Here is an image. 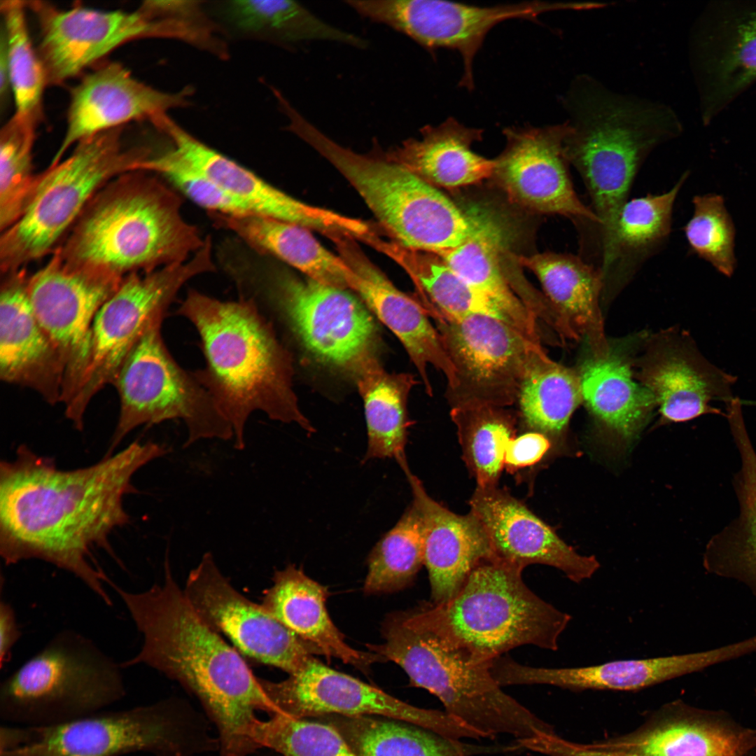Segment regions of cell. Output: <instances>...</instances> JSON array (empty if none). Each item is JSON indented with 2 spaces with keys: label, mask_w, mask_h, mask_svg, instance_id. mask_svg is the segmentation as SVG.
<instances>
[{
  "label": "cell",
  "mask_w": 756,
  "mask_h": 756,
  "mask_svg": "<svg viewBox=\"0 0 756 756\" xmlns=\"http://www.w3.org/2000/svg\"><path fill=\"white\" fill-rule=\"evenodd\" d=\"M169 452L155 442H134L95 464L61 470L25 445L0 464V554L7 565L39 559L70 572L107 605L111 580L91 551L115 555L108 538L130 521L123 498L136 491L134 475Z\"/></svg>",
  "instance_id": "cell-1"
},
{
  "label": "cell",
  "mask_w": 756,
  "mask_h": 756,
  "mask_svg": "<svg viewBox=\"0 0 756 756\" xmlns=\"http://www.w3.org/2000/svg\"><path fill=\"white\" fill-rule=\"evenodd\" d=\"M163 582L132 593L112 582L144 638L122 667L145 664L179 682L200 701L219 741L218 756H251L257 711H276L241 654L195 611L173 577L168 556Z\"/></svg>",
  "instance_id": "cell-2"
},
{
  "label": "cell",
  "mask_w": 756,
  "mask_h": 756,
  "mask_svg": "<svg viewBox=\"0 0 756 756\" xmlns=\"http://www.w3.org/2000/svg\"><path fill=\"white\" fill-rule=\"evenodd\" d=\"M176 314L200 336L205 365L193 374L231 424L236 449L244 448L246 423L257 411L315 431L293 389L291 354L252 300L223 301L190 289Z\"/></svg>",
  "instance_id": "cell-3"
},
{
  "label": "cell",
  "mask_w": 756,
  "mask_h": 756,
  "mask_svg": "<svg viewBox=\"0 0 756 756\" xmlns=\"http://www.w3.org/2000/svg\"><path fill=\"white\" fill-rule=\"evenodd\" d=\"M564 106L568 115L564 154L589 195L599 221L590 238L604 253L642 164L657 147L678 137L682 126L671 106L616 92L587 74L572 80Z\"/></svg>",
  "instance_id": "cell-4"
},
{
  "label": "cell",
  "mask_w": 756,
  "mask_h": 756,
  "mask_svg": "<svg viewBox=\"0 0 756 756\" xmlns=\"http://www.w3.org/2000/svg\"><path fill=\"white\" fill-rule=\"evenodd\" d=\"M181 210L180 197L154 174L127 172L93 196L54 251L71 267L118 279L184 262L205 238Z\"/></svg>",
  "instance_id": "cell-5"
},
{
  "label": "cell",
  "mask_w": 756,
  "mask_h": 756,
  "mask_svg": "<svg viewBox=\"0 0 756 756\" xmlns=\"http://www.w3.org/2000/svg\"><path fill=\"white\" fill-rule=\"evenodd\" d=\"M384 642L368 645L381 661H391L407 674L410 683L428 691L444 711L479 733L517 739L552 727L505 693L493 679L489 664L470 654L428 627L412 610L388 616Z\"/></svg>",
  "instance_id": "cell-6"
},
{
  "label": "cell",
  "mask_w": 756,
  "mask_h": 756,
  "mask_svg": "<svg viewBox=\"0 0 756 756\" xmlns=\"http://www.w3.org/2000/svg\"><path fill=\"white\" fill-rule=\"evenodd\" d=\"M522 571L493 559L484 560L452 598L425 603L412 612L480 663L491 664L524 645L556 650L571 616L533 593Z\"/></svg>",
  "instance_id": "cell-7"
},
{
  "label": "cell",
  "mask_w": 756,
  "mask_h": 756,
  "mask_svg": "<svg viewBox=\"0 0 756 756\" xmlns=\"http://www.w3.org/2000/svg\"><path fill=\"white\" fill-rule=\"evenodd\" d=\"M209 722L186 700L171 697L57 724L1 727L0 756H196L219 750Z\"/></svg>",
  "instance_id": "cell-8"
},
{
  "label": "cell",
  "mask_w": 756,
  "mask_h": 756,
  "mask_svg": "<svg viewBox=\"0 0 756 756\" xmlns=\"http://www.w3.org/2000/svg\"><path fill=\"white\" fill-rule=\"evenodd\" d=\"M239 297L276 314L316 360L354 379L379 359L380 335L372 316L348 290L302 279L270 264H234Z\"/></svg>",
  "instance_id": "cell-9"
},
{
  "label": "cell",
  "mask_w": 756,
  "mask_h": 756,
  "mask_svg": "<svg viewBox=\"0 0 756 756\" xmlns=\"http://www.w3.org/2000/svg\"><path fill=\"white\" fill-rule=\"evenodd\" d=\"M304 141L339 171L391 239L406 248L440 255L466 241L484 221L384 155L358 153L316 127L307 130Z\"/></svg>",
  "instance_id": "cell-10"
},
{
  "label": "cell",
  "mask_w": 756,
  "mask_h": 756,
  "mask_svg": "<svg viewBox=\"0 0 756 756\" xmlns=\"http://www.w3.org/2000/svg\"><path fill=\"white\" fill-rule=\"evenodd\" d=\"M120 667L90 639L62 631L1 683V718L46 726L102 711L125 694Z\"/></svg>",
  "instance_id": "cell-11"
},
{
  "label": "cell",
  "mask_w": 756,
  "mask_h": 756,
  "mask_svg": "<svg viewBox=\"0 0 756 756\" xmlns=\"http://www.w3.org/2000/svg\"><path fill=\"white\" fill-rule=\"evenodd\" d=\"M123 129L81 141L69 156L38 175L22 215L1 232V274L54 251L93 196L111 179L130 172L135 150L125 146Z\"/></svg>",
  "instance_id": "cell-12"
},
{
  "label": "cell",
  "mask_w": 756,
  "mask_h": 756,
  "mask_svg": "<svg viewBox=\"0 0 756 756\" xmlns=\"http://www.w3.org/2000/svg\"><path fill=\"white\" fill-rule=\"evenodd\" d=\"M164 316L147 328L118 372L112 384L120 409L106 454H113L132 430L172 419L182 420L188 430L187 447L204 439L234 438L231 424L215 400L197 379L174 360L162 336Z\"/></svg>",
  "instance_id": "cell-13"
},
{
  "label": "cell",
  "mask_w": 756,
  "mask_h": 756,
  "mask_svg": "<svg viewBox=\"0 0 756 756\" xmlns=\"http://www.w3.org/2000/svg\"><path fill=\"white\" fill-rule=\"evenodd\" d=\"M216 271L210 237L187 261L150 272L132 273L103 304L94 319L88 368L66 416L78 430L92 397L112 384L118 372L150 325L165 316L178 291L189 280Z\"/></svg>",
  "instance_id": "cell-14"
},
{
  "label": "cell",
  "mask_w": 756,
  "mask_h": 756,
  "mask_svg": "<svg viewBox=\"0 0 756 756\" xmlns=\"http://www.w3.org/2000/svg\"><path fill=\"white\" fill-rule=\"evenodd\" d=\"M454 367L455 387L446 392L451 407L517 402L526 373L547 354L519 330L498 318L475 314L459 318L428 313Z\"/></svg>",
  "instance_id": "cell-15"
},
{
  "label": "cell",
  "mask_w": 756,
  "mask_h": 756,
  "mask_svg": "<svg viewBox=\"0 0 756 756\" xmlns=\"http://www.w3.org/2000/svg\"><path fill=\"white\" fill-rule=\"evenodd\" d=\"M40 27L36 50L48 85L78 75L117 48L144 38H179L176 15L156 1L132 11L102 10L77 6L59 9L49 3L26 1Z\"/></svg>",
  "instance_id": "cell-16"
},
{
  "label": "cell",
  "mask_w": 756,
  "mask_h": 756,
  "mask_svg": "<svg viewBox=\"0 0 756 756\" xmlns=\"http://www.w3.org/2000/svg\"><path fill=\"white\" fill-rule=\"evenodd\" d=\"M258 680L278 714L295 718L328 715L379 716L411 723L454 741L472 736L468 726L445 711L405 703L328 667L314 657L284 680Z\"/></svg>",
  "instance_id": "cell-17"
},
{
  "label": "cell",
  "mask_w": 756,
  "mask_h": 756,
  "mask_svg": "<svg viewBox=\"0 0 756 756\" xmlns=\"http://www.w3.org/2000/svg\"><path fill=\"white\" fill-rule=\"evenodd\" d=\"M122 280L71 267L55 251L28 278L31 305L62 364L65 410L78 396L88 368L96 314Z\"/></svg>",
  "instance_id": "cell-18"
},
{
  "label": "cell",
  "mask_w": 756,
  "mask_h": 756,
  "mask_svg": "<svg viewBox=\"0 0 756 756\" xmlns=\"http://www.w3.org/2000/svg\"><path fill=\"white\" fill-rule=\"evenodd\" d=\"M345 3L360 16L385 24L428 50L458 51L463 62L460 85L473 89L472 62L488 32L508 19L533 20L561 8L560 4L527 1L477 6L430 0H350Z\"/></svg>",
  "instance_id": "cell-19"
},
{
  "label": "cell",
  "mask_w": 756,
  "mask_h": 756,
  "mask_svg": "<svg viewBox=\"0 0 756 756\" xmlns=\"http://www.w3.org/2000/svg\"><path fill=\"white\" fill-rule=\"evenodd\" d=\"M183 590L197 615L251 659L289 675L313 657L309 648L261 604L232 587L211 553L204 554L190 570Z\"/></svg>",
  "instance_id": "cell-20"
},
{
  "label": "cell",
  "mask_w": 756,
  "mask_h": 756,
  "mask_svg": "<svg viewBox=\"0 0 756 756\" xmlns=\"http://www.w3.org/2000/svg\"><path fill=\"white\" fill-rule=\"evenodd\" d=\"M690 59L707 125L756 81V1H720L694 24Z\"/></svg>",
  "instance_id": "cell-21"
},
{
  "label": "cell",
  "mask_w": 756,
  "mask_h": 756,
  "mask_svg": "<svg viewBox=\"0 0 756 756\" xmlns=\"http://www.w3.org/2000/svg\"><path fill=\"white\" fill-rule=\"evenodd\" d=\"M568 131L566 121L504 129L506 146L494 160L492 176L508 198L521 206L596 226V216L579 199L569 176L564 150Z\"/></svg>",
  "instance_id": "cell-22"
},
{
  "label": "cell",
  "mask_w": 756,
  "mask_h": 756,
  "mask_svg": "<svg viewBox=\"0 0 756 756\" xmlns=\"http://www.w3.org/2000/svg\"><path fill=\"white\" fill-rule=\"evenodd\" d=\"M190 92H164L139 81L120 63L102 64L71 90L65 133L50 167L83 140L132 121L153 123L169 110L186 106Z\"/></svg>",
  "instance_id": "cell-23"
},
{
  "label": "cell",
  "mask_w": 756,
  "mask_h": 756,
  "mask_svg": "<svg viewBox=\"0 0 756 756\" xmlns=\"http://www.w3.org/2000/svg\"><path fill=\"white\" fill-rule=\"evenodd\" d=\"M746 652L744 643L738 641L701 652L570 668L533 667L503 656L494 662L491 673L501 687L537 684L574 691H634L743 657Z\"/></svg>",
  "instance_id": "cell-24"
},
{
  "label": "cell",
  "mask_w": 756,
  "mask_h": 756,
  "mask_svg": "<svg viewBox=\"0 0 756 756\" xmlns=\"http://www.w3.org/2000/svg\"><path fill=\"white\" fill-rule=\"evenodd\" d=\"M470 512L488 536L493 559L524 570L531 564L550 566L580 583L600 568L597 559L578 554L521 501L498 486L476 488Z\"/></svg>",
  "instance_id": "cell-25"
},
{
  "label": "cell",
  "mask_w": 756,
  "mask_h": 756,
  "mask_svg": "<svg viewBox=\"0 0 756 756\" xmlns=\"http://www.w3.org/2000/svg\"><path fill=\"white\" fill-rule=\"evenodd\" d=\"M330 240L351 270L349 289L355 291L366 307L398 338L415 366L426 393L433 395L428 374L429 365L443 373L448 390L454 388L456 384L454 367L438 329L419 300L396 288L364 254L356 240L342 235Z\"/></svg>",
  "instance_id": "cell-26"
},
{
  "label": "cell",
  "mask_w": 756,
  "mask_h": 756,
  "mask_svg": "<svg viewBox=\"0 0 756 756\" xmlns=\"http://www.w3.org/2000/svg\"><path fill=\"white\" fill-rule=\"evenodd\" d=\"M173 151L255 215L295 223L330 238L351 233L356 220L336 211L301 202L211 148L173 120L164 127Z\"/></svg>",
  "instance_id": "cell-27"
},
{
  "label": "cell",
  "mask_w": 756,
  "mask_h": 756,
  "mask_svg": "<svg viewBox=\"0 0 756 756\" xmlns=\"http://www.w3.org/2000/svg\"><path fill=\"white\" fill-rule=\"evenodd\" d=\"M638 378L653 395L662 417L683 422L699 416L726 413L711 405L729 402L736 377L710 363L687 335L659 340L639 363Z\"/></svg>",
  "instance_id": "cell-28"
},
{
  "label": "cell",
  "mask_w": 756,
  "mask_h": 756,
  "mask_svg": "<svg viewBox=\"0 0 756 756\" xmlns=\"http://www.w3.org/2000/svg\"><path fill=\"white\" fill-rule=\"evenodd\" d=\"M24 269L1 274L0 377L30 388L55 404L61 402L63 367L35 316Z\"/></svg>",
  "instance_id": "cell-29"
},
{
  "label": "cell",
  "mask_w": 756,
  "mask_h": 756,
  "mask_svg": "<svg viewBox=\"0 0 756 756\" xmlns=\"http://www.w3.org/2000/svg\"><path fill=\"white\" fill-rule=\"evenodd\" d=\"M398 464L410 484L413 501L423 520L424 566L430 585V602L452 598L482 561L493 559L491 547L480 521L470 511L457 514L433 499L410 470L406 459Z\"/></svg>",
  "instance_id": "cell-30"
},
{
  "label": "cell",
  "mask_w": 756,
  "mask_h": 756,
  "mask_svg": "<svg viewBox=\"0 0 756 756\" xmlns=\"http://www.w3.org/2000/svg\"><path fill=\"white\" fill-rule=\"evenodd\" d=\"M632 733L594 743L643 756H744L756 747V729L676 701Z\"/></svg>",
  "instance_id": "cell-31"
},
{
  "label": "cell",
  "mask_w": 756,
  "mask_h": 756,
  "mask_svg": "<svg viewBox=\"0 0 756 756\" xmlns=\"http://www.w3.org/2000/svg\"><path fill=\"white\" fill-rule=\"evenodd\" d=\"M368 245L387 255L407 273L426 311L452 318L475 314L492 316L514 327L533 341L540 342L538 319L526 307L507 304L477 290L438 255L406 248L379 233Z\"/></svg>",
  "instance_id": "cell-32"
},
{
  "label": "cell",
  "mask_w": 756,
  "mask_h": 756,
  "mask_svg": "<svg viewBox=\"0 0 756 756\" xmlns=\"http://www.w3.org/2000/svg\"><path fill=\"white\" fill-rule=\"evenodd\" d=\"M261 606L300 638L313 654L335 657L365 671L380 659L351 648L331 620L326 587L290 564L276 570Z\"/></svg>",
  "instance_id": "cell-33"
},
{
  "label": "cell",
  "mask_w": 756,
  "mask_h": 756,
  "mask_svg": "<svg viewBox=\"0 0 756 756\" xmlns=\"http://www.w3.org/2000/svg\"><path fill=\"white\" fill-rule=\"evenodd\" d=\"M727 418L741 458L734 477L738 517L711 537L703 556L708 573L743 583L756 596V451L746 430L741 404L727 410Z\"/></svg>",
  "instance_id": "cell-34"
},
{
  "label": "cell",
  "mask_w": 756,
  "mask_h": 756,
  "mask_svg": "<svg viewBox=\"0 0 756 756\" xmlns=\"http://www.w3.org/2000/svg\"><path fill=\"white\" fill-rule=\"evenodd\" d=\"M419 139H409L384 153L433 186L454 189L492 176L495 160L475 153L472 145L483 130L449 118L438 126L426 125Z\"/></svg>",
  "instance_id": "cell-35"
},
{
  "label": "cell",
  "mask_w": 756,
  "mask_h": 756,
  "mask_svg": "<svg viewBox=\"0 0 756 756\" xmlns=\"http://www.w3.org/2000/svg\"><path fill=\"white\" fill-rule=\"evenodd\" d=\"M514 259L535 274L545 296L578 335L587 337L593 353L609 349L599 307L603 279L597 268L569 253L545 252Z\"/></svg>",
  "instance_id": "cell-36"
},
{
  "label": "cell",
  "mask_w": 756,
  "mask_h": 756,
  "mask_svg": "<svg viewBox=\"0 0 756 756\" xmlns=\"http://www.w3.org/2000/svg\"><path fill=\"white\" fill-rule=\"evenodd\" d=\"M209 216L216 225L234 233L259 255L277 258L317 282L349 289L348 265L321 245L308 228L255 214Z\"/></svg>",
  "instance_id": "cell-37"
},
{
  "label": "cell",
  "mask_w": 756,
  "mask_h": 756,
  "mask_svg": "<svg viewBox=\"0 0 756 756\" xmlns=\"http://www.w3.org/2000/svg\"><path fill=\"white\" fill-rule=\"evenodd\" d=\"M582 401L604 426L621 438L634 437L656 404L633 378L629 364L609 350L587 358L578 372Z\"/></svg>",
  "instance_id": "cell-38"
},
{
  "label": "cell",
  "mask_w": 756,
  "mask_h": 756,
  "mask_svg": "<svg viewBox=\"0 0 756 756\" xmlns=\"http://www.w3.org/2000/svg\"><path fill=\"white\" fill-rule=\"evenodd\" d=\"M688 176L685 172L667 192L634 198L623 206L612 247L599 269L603 291L626 282L666 244L675 201Z\"/></svg>",
  "instance_id": "cell-39"
},
{
  "label": "cell",
  "mask_w": 756,
  "mask_h": 756,
  "mask_svg": "<svg viewBox=\"0 0 756 756\" xmlns=\"http://www.w3.org/2000/svg\"><path fill=\"white\" fill-rule=\"evenodd\" d=\"M363 400L368 449L364 461L405 457L410 421L407 401L416 382L410 373H391L379 359L368 364L354 378Z\"/></svg>",
  "instance_id": "cell-40"
},
{
  "label": "cell",
  "mask_w": 756,
  "mask_h": 756,
  "mask_svg": "<svg viewBox=\"0 0 756 756\" xmlns=\"http://www.w3.org/2000/svg\"><path fill=\"white\" fill-rule=\"evenodd\" d=\"M220 13L236 30L280 43L323 41L361 49L368 45L365 38L325 22L294 1H230L220 6Z\"/></svg>",
  "instance_id": "cell-41"
},
{
  "label": "cell",
  "mask_w": 756,
  "mask_h": 756,
  "mask_svg": "<svg viewBox=\"0 0 756 756\" xmlns=\"http://www.w3.org/2000/svg\"><path fill=\"white\" fill-rule=\"evenodd\" d=\"M319 718L334 727L358 756H468L472 752L461 741L394 719L339 715Z\"/></svg>",
  "instance_id": "cell-42"
},
{
  "label": "cell",
  "mask_w": 756,
  "mask_h": 756,
  "mask_svg": "<svg viewBox=\"0 0 756 756\" xmlns=\"http://www.w3.org/2000/svg\"><path fill=\"white\" fill-rule=\"evenodd\" d=\"M582 401L578 373L554 362L545 354L527 370L517 402L525 428L551 440L565 431L572 414Z\"/></svg>",
  "instance_id": "cell-43"
},
{
  "label": "cell",
  "mask_w": 756,
  "mask_h": 756,
  "mask_svg": "<svg viewBox=\"0 0 756 756\" xmlns=\"http://www.w3.org/2000/svg\"><path fill=\"white\" fill-rule=\"evenodd\" d=\"M450 416L477 486H496L507 446L515 437V415L507 407L468 405L451 407Z\"/></svg>",
  "instance_id": "cell-44"
},
{
  "label": "cell",
  "mask_w": 756,
  "mask_h": 756,
  "mask_svg": "<svg viewBox=\"0 0 756 756\" xmlns=\"http://www.w3.org/2000/svg\"><path fill=\"white\" fill-rule=\"evenodd\" d=\"M4 38L8 64L14 115L34 127L42 118L43 90L47 85L45 71L31 43L26 20L25 1H1Z\"/></svg>",
  "instance_id": "cell-45"
},
{
  "label": "cell",
  "mask_w": 756,
  "mask_h": 756,
  "mask_svg": "<svg viewBox=\"0 0 756 756\" xmlns=\"http://www.w3.org/2000/svg\"><path fill=\"white\" fill-rule=\"evenodd\" d=\"M424 542L422 517L412 501L370 552L364 592L388 594L408 587L424 565Z\"/></svg>",
  "instance_id": "cell-46"
},
{
  "label": "cell",
  "mask_w": 756,
  "mask_h": 756,
  "mask_svg": "<svg viewBox=\"0 0 756 756\" xmlns=\"http://www.w3.org/2000/svg\"><path fill=\"white\" fill-rule=\"evenodd\" d=\"M500 241L499 229L485 219L466 241L438 255L477 290L507 304L526 307L512 290L505 273Z\"/></svg>",
  "instance_id": "cell-47"
},
{
  "label": "cell",
  "mask_w": 756,
  "mask_h": 756,
  "mask_svg": "<svg viewBox=\"0 0 756 756\" xmlns=\"http://www.w3.org/2000/svg\"><path fill=\"white\" fill-rule=\"evenodd\" d=\"M36 128L14 115L0 132V230L22 215L35 187L32 150Z\"/></svg>",
  "instance_id": "cell-48"
},
{
  "label": "cell",
  "mask_w": 756,
  "mask_h": 756,
  "mask_svg": "<svg viewBox=\"0 0 756 756\" xmlns=\"http://www.w3.org/2000/svg\"><path fill=\"white\" fill-rule=\"evenodd\" d=\"M251 736L259 749L281 756H358L334 727L322 721L276 713L258 718Z\"/></svg>",
  "instance_id": "cell-49"
},
{
  "label": "cell",
  "mask_w": 756,
  "mask_h": 756,
  "mask_svg": "<svg viewBox=\"0 0 756 756\" xmlns=\"http://www.w3.org/2000/svg\"><path fill=\"white\" fill-rule=\"evenodd\" d=\"M694 212L684 227L690 249L722 274L731 277L736 269V230L724 197L709 193L695 195Z\"/></svg>",
  "instance_id": "cell-50"
},
{
  "label": "cell",
  "mask_w": 756,
  "mask_h": 756,
  "mask_svg": "<svg viewBox=\"0 0 756 756\" xmlns=\"http://www.w3.org/2000/svg\"><path fill=\"white\" fill-rule=\"evenodd\" d=\"M132 170L165 177L209 213L226 216L252 214L240 202L188 165L169 146L163 148L144 146Z\"/></svg>",
  "instance_id": "cell-51"
},
{
  "label": "cell",
  "mask_w": 756,
  "mask_h": 756,
  "mask_svg": "<svg viewBox=\"0 0 756 756\" xmlns=\"http://www.w3.org/2000/svg\"><path fill=\"white\" fill-rule=\"evenodd\" d=\"M521 748L547 756H643L629 752L603 748L594 744H578L565 740L554 731H540L518 742Z\"/></svg>",
  "instance_id": "cell-52"
},
{
  "label": "cell",
  "mask_w": 756,
  "mask_h": 756,
  "mask_svg": "<svg viewBox=\"0 0 756 756\" xmlns=\"http://www.w3.org/2000/svg\"><path fill=\"white\" fill-rule=\"evenodd\" d=\"M551 447V440L546 435L528 431L514 437L508 443L504 459V466L515 470L538 463Z\"/></svg>",
  "instance_id": "cell-53"
},
{
  "label": "cell",
  "mask_w": 756,
  "mask_h": 756,
  "mask_svg": "<svg viewBox=\"0 0 756 756\" xmlns=\"http://www.w3.org/2000/svg\"><path fill=\"white\" fill-rule=\"evenodd\" d=\"M21 636L15 612L10 604L0 603V663L1 668L10 662L11 651Z\"/></svg>",
  "instance_id": "cell-54"
},
{
  "label": "cell",
  "mask_w": 756,
  "mask_h": 756,
  "mask_svg": "<svg viewBox=\"0 0 756 756\" xmlns=\"http://www.w3.org/2000/svg\"><path fill=\"white\" fill-rule=\"evenodd\" d=\"M10 91L7 52L4 38H0V101L1 108L6 104Z\"/></svg>",
  "instance_id": "cell-55"
},
{
  "label": "cell",
  "mask_w": 756,
  "mask_h": 756,
  "mask_svg": "<svg viewBox=\"0 0 756 756\" xmlns=\"http://www.w3.org/2000/svg\"><path fill=\"white\" fill-rule=\"evenodd\" d=\"M251 756H281V755H279V753L273 751V750L263 748V749L258 750V751H256L255 753H253Z\"/></svg>",
  "instance_id": "cell-56"
},
{
  "label": "cell",
  "mask_w": 756,
  "mask_h": 756,
  "mask_svg": "<svg viewBox=\"0 0 756 756\" xmlns=\"http://www.w3.org/2000/svg\"><path fill=\"white\" fill-rule=\"evenodd\" d=\"M755 695H756V689H755Z\"/></svg>",
  "instance_id": "cell-57"
}]
</instances>
